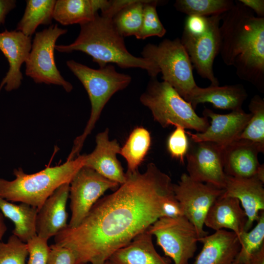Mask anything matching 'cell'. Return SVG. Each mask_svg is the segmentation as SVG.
<instances>
[{"mask_svg":"<svg viewBox=\"0 0 264 264\" xmlns=\"http://www.w3.org/2000/svg\"><path fill=\"white\" fill-rule=\"evenodd\" d=\"M113 193L99 199L81 222L54 236L73 253L75 264H104L117 250L161 217L164 201L174 195L171 178L153 163L144 173H126Z\"/></svg>","mask_w":264,"mask_h":264,"instance_id":"cell-1","label":"cell"},{"mask_svg":"<svg viewBox=\"0 0 264 264\" xmlns=\"http://www.w3.org/2000/svg\"><path fill=\"white\" fill-rule=\"evenodd\" d=\"M219 54L238 77L264 92V18L239 0L221 14Z\"/></svg>","mask_w":264,"mask_h":264,"instance_id":"cell-2","label":"cell"},{"mask_svg":"<svg viewBox=\"0 0 264 264\" xmlns=\"http://www.w3.org/2000/svg\"><path fill=\"white\" fill-rule=\"evenodd\" d=\"M112 3L94 18L80 25V31L73 43L68 45H56L60 52L79 51L90 56L100 67L115 64L121 68H139L145 70L151 78L159 74L155 65L148 59L136 57L127 49L124 37L115 28L112 19L117 13Z\"/></svg>","mask_w":264,"mask_h":264,"instance_id":"cell-3","label":"cell"},{"mask_svg":"<svg viewBox=\"0 0 264 264\" xmlns=\"http://www.w3.org/2000/svg\"><path fill=\"white\" fill-rule=\"evenodd\" d=\"M85 155H79L63 164L48 167L36 173L28 174L15 169L14 179L0 178V197L10 202L25 203L39 209L59 187L70 183L85 164Z\"/></svg>","mask_w":264,"mask_h":264,"instance_id":"cell-4","label":"cell"},{"mask_svg":"<svg viewBox=\"0 0 264 264\" xmlns=\"http://www.w3.org/2000/svg\"><path fill=\"white\" fill-rule=\"evenodd\" d=\"M66 65L84 87L91 104L89 119L83 133L75 139L68 156L67 160H71L80 155L87 137L94 129L107 102L114 93L127 88L132 78L129 75L117 72L112 64L93 69L69 60Z\"/></svg>","mask_w":264,"mask_h":264,"instance_id":"cell-5","label":"cell"},{"mask_svg":"<svg viewBox=\"0 0 264 264\" xmlns=\"http://www.w3.org/2000/svg\"><path fill=\"white\" fill-rule=\"evenodd\" d=\"M140 102L151 111L154 119L162 127L171 125L203 132L209 126L208 118L200 117L189 103L169 84L151 78Z\"/></svg>","mask_w":264,"mask_h":264,"instance_id":"cell-6","label":"cell"},{"mask_svg":"<svg viewBox=\"0 0 264 264\" xmlns=\"http://www.w3.org/2000/svg\"><path fill=\"white\" fill-rule=\"evenodd\" d=\"M142 57L151 61L162 79L171 86L185 100L197 86L193 66L180 39H164L158 44H148Z\"/></svg>","mask_w":264,"mask_h":264,"instance_id":"cell-7","label":"cell"},{"mask_svg":"<svg viewBox=\"0 0 264 264\" xmlns=\"http://www.w3.org/2000/svg\"><path fill=\"white\" fill-rule=\"evenodd\" d=\"M147 230L174 264H189L199 238L195 226L184 216L160 217Z\"/></svg>","mask_w":264,"mask_h":264,"instance_id":"cell-8","label":"cell"},{"mask_svg":"<svg viewBox=\"0 0 264 264\" xmlns=\"http://www.w3.org/2000/svg\"><path fill=\"white\" fill-rule=\"evenodd\" d=\"M67 31L55 24L36 33L25 62V73L36 83L61 86L69 92L73 86L61 75L54 59L56 42Z\"/></svg>","mask_w":264,"mask_h":264,"instance_id":"cell-9","label":"cell"},{"mask_svg":"<svg viewBox=\"0 0 264 264\" xmlns=\"http://www.w3.org/2000/svg\"><path fill=\"white\" fill-rule=\"evenodd\" d=\"M173 191L183 215L194 224L198 238L208 235L204 230L206 216L213 203L223 194L224 189L194 180L183 173L178 183L173 184Z\"/></svg>","mask_w":264,"mask_h":264,"instance_id":"cell-10","label":"cell"},{"mask_svg":"<svg viewBox=\"0 0 264 264\" xmlns=\"http://www.w3.org/2000/svg\"><path fill=\"white\" fill-rule=\"evenodd\" d=\"M119 185L89 168H81L69 184L71 215L67 226H77L108 190L118 188Z\"/></svg>","mask_w":264,"mask_h":264,"instance_id":"cell-11","label":"cell"},{"mask_svg":"<svg viewBox=\"0 0 264 264\" xmlns=\"http://www.w3.org/2000/svg\"><path fill=\"white\" fill-rule=\"evenodd\" d=\"M221 15L209 16L206 30L198 34L183 31L180 41L190 59L193 67L202 78L208 79L211 86H219L213 71L214 61L219 54V28Z\"/></svg>","mask_w":264,"mask_h":264,"instance_id":"cell-12","label":"cell"},{"mask_svg":"<svg viewBox=\"0 0 264 264\" xmlns=\"http://www.w3.org/2000/svg\"><path fill=\"white\" fill-rule=\"evenodd\" d=\"M223 150V147L213 142L191 140L186 155L187 175L194 180L224 189L226 175Z\"/></svg>","mask_w":264,"mask_h":264,"instance_id":"cell-13","label":"cell"},{"mask_svg":"<svg viewBox=\"0 0 264 264\" xmlns=\"http://www.w3.org/2000/svg\"><path fill=\"white\" fill-rule=\"evenodd\" d=\"M202 114L211 120L206 131L195 133L186 131V134L194 142H211L223 148L238 139L251 116L242 109L221 114L205 108Z\"/></svg>","mask_w":264,"mask_h":264,"instance_id":"cell-14","label":"cell"},{"mask_svg":"<svg viewBox=\"0 0 264 264\" xmlns=\"http://www.w3.org/2000/svg\"><path fill=\"white\" fill-rule=\"evenodd\" d=\"M31 38L20 31L5 30L0 33V50L6 58L9 69L0 84V91H10L20 86L23 79L21 67L26 62L31 49Z\"/></svg>","mask_w":264,"mask_h":264,"instance_id":"cell-15","label":"cell"},{"mask_svg":"<svg viewBox=\"0 0 264 264\" xmlns=\"http://www.w3.org/2000/svg\"><path fill=\"white\" fill-rule=\"evenodd\" d=\"M107 128L96 136V146L89 154H85L84 166L89 168L105 178L119 185L127 179L122 165L117 159L121 147L116 139L110 140Z\"/></svg>","mask_w":264,"mask_h":264,"instance_id":"cell-16","label":"cell"},{"mask_svg":"<svg viewBox=\"0 0 264 264\" xmlns=\"http://www.w3.org/2000/svg\"><path fill=\"white\" fill-rule=\"evenodd\" d=\"M264 183L256 177L241 178L226 175L223 195L237 198L247 219L245 231L251 229L264 211Z\"/></svg>","mask_w":264,"mask_h":264,"instance_id":"cell-17","label":"cell"},{"mask_svg":"<svg viewBox=\"0 0 264 264\" xmlns=\"http://www.w3.org/2000/svg\"><path fill=\"white\" fill-rule=\"evenodd\" d=\"M69 184L59 187L38 209L35 222L37 236L48 240L68 225L66 206Z\"/></svg>","mask_w":264,"mask_h":264,"instance_id":"cell-18","label":"cell"},{"mask_svg":"<svg viewBox=\"0 0 264 264\" xmlns=\"http://www.w3.org/2000/svg\"><path fill=\"white\" fill-rule=\"evenodd\" d=\"M257 145L245 139H237L223 148V165L226 175L235 177H256L261 164Z\"/></svg>","mask_w":264,"mask_h":264,"instance_id":"cell-19","label":"cell"},{"mask_svg":"<svg viewBox=\"0 0 264 264\" xmlns=\"http://www.w3.org/2000/svg\"><path fill=\"white\" fill-rule=\"evenodd\" d=\"M202 247L193 264H236L240 243L237 236L227 230L199 238Z\"/></svg>","mask_w":264,"mask_h":264,"instance_id":"cell-20","label":"cell"},{"mask_svg":"<svg viewBox=\"0 0 264 264\" xmlns=\"http://www.w3.org/2000/svg\"><path fill=\"white\" fill-rule=\"evenodd\" d=\"M247 96V91L241 84L224 86L210 85L207 88L197 86L185 100L194 110L198 104L209 103L216 108L234 111L242 109Z\"/></svg>","mask_w":264,"mask_h":264,"instance_id":"cell-21","label":"cell"},{"mask_svg":"<svg viewBox=\"0 0 264 264\" xmlns=\"http://www.w3.org/2000/svg\"><path fill=\"white\" fill-rule=\"evenodd\" d=\"M247 220L239 200L222 194L210 208L204 225L215 231L227 229L234 232L238 238L245 231Z\"/></svg>","mask_w":264,"mask_h":264,"instance_id":"cell-22","label":"cell"},{"mask_svg":"<svg viewBox=\"0 0 264 264\" xmlns=\"http://www.w3.org/2000/svg\"><path fill=\"white\" fill-rule=\"evenodd\" d=\"M153 236L146 230L114 252L109 260L112 264H170L169 259L156 250Z\"/></svg>","mask_w":264,"mask_h":264,"instance_id":"cell-23","label":"cell"},{"mask_svg":"<svg viewBox=\"0 0 264 264\" xmlns=\"http://www.w3.org/2000/svg\"><path fill=\"white\" fill-rule=\"evenodd\" d=\"M110 2L106 0H58L54 7L53 18L64 25L81 24L92 20L98 11L107 9Z\"/></svg>","mask_w":264,"mask_h":264,"instance_id":"cell-24","label":"cell"},{"mask_svg":"<svg viewBox=\"0 0 264 264\" xmlns=\"http://www.w3.org/2000/svg\"><path fill=\"white\" fill-rule=\"evenodd\" d=\"M0 212L14 225L13 234L23 242L37 235L36 218L38 209L28 204L17 205L0 197Z\"/></svg>","mask_w":264,"mask_h":264,"instance_id":"cell-25","label":"cell"},{"mask_svg":"<svg viewBox=\"0 0 264 264\" xmlns=\"http://www.w3.org/2000/svg\"><path fill=\"white\" fill-rule=\"evenodd\" d=\"M56 0H27L23 15L17 26V31L31 37L40 24L48 25L53 19Z\"/></svg>","mask_w":264,"mask_h":264,"instance_id":"cell-26","label":"cell"},{"mask_svg":"<svg viewBox=\"0 0 264 264\" xmlns=\"http://www.w3.org/2000/svg\"><path fill=\"white\" fill-rule=\"evenodd\" d=\"M151 144L149 132L143 127H136L131 132L120 154L126 160L127 173L138 170L139 166L143 161Z\"/></svg>","mask_w":264,"mask_h":264,"instance_id":"cell-27","label":"cell"},{"mask_svg":"<svg viewBox=\"0 0 264 264\" xmlns=\"http://www.w3.org/2000/svg\"><path fill=\"white\" fill-rule=\"evenodd\" d=\"M146 0H132L121 9L112 18L113 24L123 37H135L142 22L144 4Z\"/></svg>","mask_w":264,"mask_h":264,"instance_id":"cell-28","label":"cell"},{"mask_svg":"<svg viewBox=\"0 0 264 264\" xmlns=\"http://www.w3.org/2000/svg\"><path fill=\"white\" fill-rule=\"evenodd\" d=\"M248 109L251 114L249 122L238 139L250 141L258 146L264 152V99L258 95L251 99Z\"/></svg>","mask_w":264,"mask_h":264,"instance_id":"cell-29","label":"cell"},{"mask_svg":"<svg viewBox=\"0 0 264 264\" xmlns=\"http://www.w3.org/2000/svg\"><path fill=\"white\" fill-rule=\"evenodd\" d=\"M232 0H176V9L188 16L209 17L221 15L233 5Z\"/></svg>","mask_w":264,"mask_h":264,"instance_id":"cell-30","label":"cell"},{"mask_svg":"<svg viewBox=\"0 0 264 264\" xmlns=\"http://www.w3.org/2000/svg\"><path fill=\"white\" fill-rule=\"evenodd\" d=\"M240 248L236 264H247L252 256L264 246V211L260 213L255 226L238 237Z\"/></svg>","mask_w":264,"mask_h":264,"instance_id":"cell-31","label":"cell"},{"mask_svg":"<svg viewBox=\"0 0 264 264\" xmlns=\"http://www.w3.org/2000/svg\"><path fill=\"white\" fill-rule=\"evenodd\" d=\"M162 1L146 0L144 4L143 16L140 29L135 36L137 39H145L152 36L163 37L166 29L161 23L156 11L157 5Z\"/></svg>","mask_w":264,"mask_h":264,"instance_id":"cell-32","label":"cell"},{"mask_svg":"<svg viewBox=\"0 0 264 264\" xmlns=\"http://www.w3.org/2000/svg\"><path fill=\"white\" fill-rule=\"evenodd\" d=\"M27 246L12 234L6 242L0 241V264H26Z\"/></svg>","mask_w":264,"mask_h":264,"instance_id":"cell-33","label":"cell"},{"mask_svg":"<svg viewBox=\"0 0 264 264\" xmlns=\"http://www.w3.org/2000/svg\"><path fill=\"white\" fill-rule=\"evenodd\" d=\"M175 127L168 139L167 149L173 158L183 164L189 147L188 137L184 128L180 126Z\"/></svg>","mask_w":264,"mask_h":264,"instance_id":"cell-34","label":"cell"},{"mask_svg":"<svg viewBox=\"0 0 264 264\" xmlns=\"http://www.w3.org/2000/svg\"><path fill=\"white\" fill-rule=\"evenodd\" d=\"M47 241L36 235L26 242L29 255L26 264H47L50 252Z\"/></svg>","mask_w":264,"mask_h":264,"instance_id":"cell-35","label":"cell"},{"mask_svg":"<svg viewBox=\"0 0 264 264\" xmlns=\"http://www.w3.org/2000/svg\"><path fill=\"white\" fill-rule=\"evenodd\" d=\"M49 246L47 264H75V256L69 249L55 243Z\"/></svg>","mask_w":264,"mask_h":264,"instance_id":"cell-36","label":"cell"},{"mask_svg":"<svg viewBox=\"0 0 264 264\" xmlns=\"http://www.w3.org/2000/svg\"><path fill=\"white\" fill-rule=\"evenodd\" d=\"M209 24V17L188 16L185 20L183 32L198 34L205 31Z\"/></svg>","mask_w":264,"mask_h":264,"instance_id":"cell-37","label":"cell"},{"mask_svg":"<svg viewBox=\"0 0 264 264\" xmlns=\"http://www.w3.org/2000/svg\"><path fill=\"white\" fill-rule=\"evenodd\" d=\"M183 215L181 207L173 195L167 198L161 207V217L176 218Z\"/></svg>","mask_w":264,"mask_h":264,"instance_id":"cell-38","label":"cell"},{"mask_svg":"<svg viewBox=\"0 0 264 264\" xmlns=\"http://www.w3.org/2000/svg\"><path fill=\"white\" fill-rule=\"evenodd\" d=\"M244 5L256 14L257 17L264 18V0H239Z\"/></svg>","mask_w":264,"mask_h":264,"instance_id":"cell-39","label":"cell"},{"mask_svg":"<svg viewBox=\"0 0 264 264\" xmlns=\"http://www.w3.org/2000/svg\"><path fill=\"white\" fill-rule=\"evenodd\" d=\"M14 0H0V24L3 23L6 15L16 6Z\"/></svg>","mask_w":264,"mask_h":264,"instance_id":"cell-40","label":"cell"},{"mask_svg":"<svg viewBox=\"0 0 264 264\" xmlns=\"http://www.w3.org/2000/svg\"><path fill=\"white\" fill-rule=\"evenodd\" d=\"M247 264H264V246L252 256Z\"/></svg>","mask_w":264,"mask_h":264,"instance_id":"cell-41","label":"cell"},{"mask_svg":"<svg viewBox=\"0 0 264 264\" xmlns=\"http://www.w3.org/2000/svg\"><path fill=\"white\" fill-rule=\"evenodd\" d=\"M4 217L0 212V241L7 231V226L4 221Z\"/></svg>","mask_w":264,"mask_h":264,"instance_id":"cell-42","label":"cell"},{"mask_svg":"<svg viewBox=\"0 0 264 264\" xmlns=\"http://www.w3.org/2000/svg\"><path fill=\"white\" fill-rule=\"evenodd\" d=\"M104 264H112L109 260H108Z\"/></svg>","mask_w":264,"mask_h":264,"instance_id":"cell-43","label":"cell"}]
</instances>
